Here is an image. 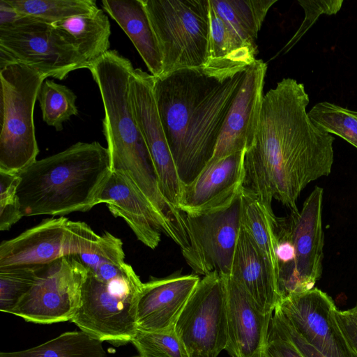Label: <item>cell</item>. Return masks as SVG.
<instances>
[{"mask_svg":"<svg viewBox=\"0 0 357 357\" xmlns=\"http://www.w3.org/2000/svg\"><path fill=\"white\" fill-rule=\"evenodd\" d=\"M309 102L303 84L293 78L263 97L255 138L245 151L242 187L268 207L275 199L298 211L303 190L331 172L334 137L313 123Z\"/></svg>","mask_w":357,"mask_h":357,"instance_id":"6da1fadb","label":"cell"},{"mask_svg":"<svg viewBox=\"0 0 357 357\" xmlns=\"http://www.w3.org/2000/svg\"><path fill=\"white\" fill-rule=\"evenodd\" d=\"M249 66L207 60L200 67L153 77L158 114L183 184L192 181L212 158Z\"/></svg>","mask_w":357,"mask_h":357,"instance_id":"7a4b0ae2","label":"cell"},{"mask_svg":"<svg viewBox=\"0 0 357 357\" xmlns=\"http://www.w3.org/2000/svg\"><path fill=\"white\" fill-rule=\"evenodd\" d=\"M103 103L102 132L107 144L112 172L123 176L165 222L178 211L162 196L146 142L130 99V79L135 70L130 61L109 50L89 63Z\"/></svg>","mask_w":357,"mask_h":357,"instance_id":"3957f363","label":"cell"},{"mask_svg":"<svg viewBox=\"0 0 357 357\" xmlns=\"http://www.w3.org/2000/svg\"><path fill=\"white\" fill-rule=\"evenodd\" d=\"M111 172L108 149L98 142H79L36 160L17 174L22 213L61 217L89 211Z\"/></svg>","mask_w":357,"mask_h":357,"instance_id":"277c9868","label":"cell"},{"mask_svg":"<svg viewBox=\"0 0 357 357\" xmlns=\"http://www.w3.org/2000/svg\"><path fill=\"white\" fill-rule=\"evenodd\" d=\"M46 77L23 64L0 68V171L18 174L36 162L39 153L33 110Z\"/></svg>","mask_w":357,"mask_h":357,"instance_id":"5b68a950","label":"cell"},{"mask_svg":"<svg viewBox=\"0 0 357 357\" xmlns=\"http://www.w3.org/2000/svg\"><path fill=\"white\" fill-rule=\"evenodd\" d=\"M162 59L160 76L203 66L209 39V0H143Z\"/></svg>","mask_w":357,"mask_h":357,"instance_id":"8992f818","label":"cell"},{"mask_svg":"<svg viewBox=\"0 0 357 357\" xmlns=\"http://www.w3.org/2000/svg\"><path fill=\"white\" fill-rule=\"evenodd\" d=\"M143 282L135 273L105 282L87 271L81 305L70 321L102 342H131L137 331V305Z\"/></svg>","mask_w":357,"mask_h":357,"instance_id":"52a82bcc","label":"cell"},{"mask_svg":"<svg viewBox=\"0 0 357 357\" xmlns=\"http://www.w3.org/2000/svg\"><path fill=\"white\" fill-rule=\"evenodd\" d=\"M20 63L47 78L62 80L75 70L88 68L89 63L68 38L51 24L22 16L0 26V68Z\"/></svg>","mask_w":357,"mask_h":357,"instance_id":"ba28073f","label":"cell"},{"mask_svg":"<svg viewBox=\"0 0 357 357\" xmlns=\"http://www.w3.org/2000/svg\"><path fill=\"white\" fill-rule=\"evenodd\" d=\"M324 190L316 186L301 211L278 217L277 229L291 242L294 261L278 277L279 301L291 294L314 288L323 270L324 236L322 226Z\"/></svg>","mask_w":357,"mask_h":357,"instance_id":"9c48e42d","label":"cell"},{"mask_svg":"<svg viewBox=\"0 0 357 357\" xmlns=\"http://www.w3.org/2000/svg\"><path fill=\"white\" fill-rule=\"evenodd\" d=\"M86 275L73 255L39 264L33 285L10 314L39 324L71 321L81 305Z\"/></svg>","mask_w":357,"mask_h":357,"instance_id":"30bf717a","label":"cell"},{"mask_svg":"<svg viewBox=\"0 0 357 357\" xmlns=\"http://www.w3.org/2000/svg\"><path fill=\"white\" fill-rule=\"evenodd\" d=\"M190 357H218L227 339V290L216 271L204 275L174 326Z\"/></svg>","mask_w":357,"mask_h":357,"instance_id":"8fae6325","label":"cell"},{"mask_svg":"<svg viewBox=\"0 0 357 357\" xmlns=\"http://www.w3.org/2000/svg\"><path fill=\"white\" fill-rule=\"evenodd\" d=\"M100 235L89 225L61 216L46 218L0 244V268L47 264L92 251Z\"/></svg>","mask_w":357,"mask_h":357,"instance_id":"7c38bea8","label":"cell"},{"mask_svg":"<svg viewBox=\"0 0 357 357\" xmlns=\"http://www.w3.org/2000/svg\"><path fill=\"white\" fill-rule=\"evenodd\" d=\"M241 189L229 204L217 209L196 215L183 213L190 244L184 259L196 273L230 275L241 225Z\"/></svg>","mask_w":357,"mask_h":357,"instance_id":"4fadbf2b","label":"cell"},{"mask_svg":"<svg viewBox=\"0 0 357 357\" xmlns=\"http://www.w3.org/2000/svg\"><path fill=\"white\" fill-rule=\"evenodd\" d=\"M276 307L295 330L326 356L357 357L337 320V308L326 293L314 287L289 295Z\"/></svg>","mask_w":357,"mask_h":357,"instance_id":"5bb4252c","label":"cell"},{"mask_svg":"<svg viewBox=\"0 0 357 357\" xmlns=\"http://www.w3.org/2000/svg\"><path fill=\"white\" fill-rule=\"evenodd\" d=\"M130 99L138 126L149 151L165 199L178 209L181 181L158 114L153 95V76L135 68L130 79Z\"/></svg>","mask_w":357,"mask_h":357,"instance_id":"9a60e30c","label":"cell"},{"mask_svg":"<svg viewBox=\"0 0 357 357\" xmlns=\"http://www.w3.org/2000/svg\"><path fill=\"white\" fill-rule=\"evenodd\" d=\"M266 70L267 65L261 59H256L247 68L208 163L245 150L251 145L259 120Z\"/></svg>","mask_w":357,"mask_h":357,"instance_id":"2e32d148","label":"cell"},{"mask_svg":"<svg viewBox=\"0 0 357 357\" xmlns=\"http://www.w3.org/2000/svg\"><path fill=\"white\" fill-rule=\"evenodd\" d=\"M245 151L208 163L192 181L183 184L178 209L196 215L229 204L242 188Z\"/></svg>","mask_w":357,"mask_h":357,"instance_id":"e0dca14e","label":"cell"},{"mask_svg":"<svg viewBox=\"0 0 357 357\" xmlns=\"http://www.w3.org/2000/svg\"><path fill=\"white\" fill-rule=\"evenodd\" d=\"M223 276L228 333L225 350L231 357H262L273 314L262 312L237 282L230 275Z\"/></svg>","mask_w":357,"mask_h":357,"instance_id":"ac0fdd59","label":"cell"},{"mask_svg":"<svg viewBox=\"0 0 357 357\" xmlns=\"http://www.w3.org/2000/svg\"><path fill=\"white\" fill-rule=\"evenodd\" d=\"M199 280L196 274L176 272L143 283L137 305V329L160 331L174 328Z\"/></svg>","mask_w":357,"mask_h":357,"instance_id":"d6986e66","label":"cell"},{"mask_svg":"<svg viewBox=\"0 0 357 357\" xmlns=\"http://www.w3.org/2000/svg\"><path fill=\"white\" fill-rule=\"evenodd\" d=\"M100 204H105L114 217L123 219L137 238L151 249L158 247L162 233L167 236L155 210L119 173L111 172L99 195Z\"/></svg>","mask_w":357,"mask_h":357,"instance_id":"ffe728a7","label":"cell"},{"mask_svg":"<svg viewBox=\"0 0 357 357\" xmlns=\"http://www.w3.org/2000/svg\"><path fill=\"white\" fill-rule=\"evenodd\" d=\"M229 275L245 289L262 312L273 313L279 302L277 275L241 225Z\"/></svg>","mask_w":357,"mask_h":357,"instance_id":"44dd1931","label":"cell"},{"mask_svg":"<svg viewBox=\"0 0 357 357\" xmlns=\"http://www.w3.org/2000/svg\"><path fill=\"white\" fill-rule=\"evenodd\" d=\"M101 3L129 37L151 75L160 77L162 55L143 0H103Z\"/></svg>","mask_w":357,"mask_h":357,"instance_id":"7402d4cb","label":"cell"},{"mask_svg":"<svg viewBox=\"0 0 357 357\" xmlns=\"http://www.w3.org/2000/svg\"><path fill=\"white\" fill-rule=\"evenodd\" d=\"M61 31L89 63L109 50L111 26L108 17L99 8L52 24Z\"/></svg>","mask_w":357,"mask_h":357,"instance_id":"603a6c76","label":"cell"},{"mask_svg":"<svg viewBox=\"0 0 357 357\" xmlns=\"http://www.w3.org/2000/svg\"><path fill=\"white\" fill-rule=\"evenodd\" d=\"M241 223L271 264L278 282L280 265L276 255L278 217L272 207L266 206L255 195L243 187Z\"/></svg>","mask_w":357,"mask_h":357,"instance_id":"cb8c5ba5","label":"cell"},{"mask_svg":"<svg viewBox=\"0 0 357 357\" xmlns=\"http://www.w3.org/2000/svg\"><path fill=\"white\" fill-rule=\"evenodd\" d=\"M216 13L243 43L257 46L266 14L278 0H209Z\"/></svg>","mask_w":357,"mask_h":357,"instance_id":"d4e9b609","label":"cell"},{"mask_svg":"<svg viewBox=\"0 0 357 357\" xmlns=\"http://www.w3.org/2000/svg\"><path fill=\"white\" fill-rule=\"evenodd\" d=\"M0 357H107L102 342L82 331L65 332L41 344Z\"/></svg>","mask_w":357,"mask_h":357,"instance_id":"484cf974","label":"cell"},{"mask_svg":"<svg viewBox=\"0 0 357 357\" xmlns=\"http://www.w3.org/2000/svg\"><path fill=\"white\" fill-rule=\"evenodd\" d=\"M22 16L54 24L67 18L93 13L99 8L93 0H6Z\"/></svg>","mask_w":357,"mask_h":357,"instance_id":"4316f807","label":"cell"},{"mask_svg":"<svg viewBox=\"0 0 357 357\" xmlns=\"http://www.w3.org/2000/svg\"><path fill=\"white\" fill-rule=\"evenodd\" d=\"M37 100L43 120L56 131L63 130V123L72 116L78 114L75 102L77 96L68 86L45 79L41 84Z\"/></svg>","mask_w":357,"mask_h":357,"instance_id":"83f0119b","label":"cell"},{"mask_svg":"<svg viewBox=\"0 0 357 357\" xmlns=\"http://www.w3.org/2000/svg\"><path fill=\"white\" fill-rule=\"evenodd\" d=\"M320 130L336 135L357 149V112L329 102L315 104L308 112Z\"/></svg>","mask_w":357,"mask_h":357,"instance_id":"f1b7e54d","label":"cell"},{"mask_svg":"<svg viewBox=\"0 0 357 357\" xmlns=\"http://www.w3.org/2000/svg\"><path fill=\"white\" fill-rule=\"evenodd\" d=\"M38 265L0 268V311L10 314L33 285Z\"/></svg>","mask_w":357,"mask_h":357,"instance_id":"f546056e","label":"cell"},{"mask_svg":"<svg viewBox=\"0 0 357 357\" xmlns=\"http://www.w3.org/2000/svg\"><path fill=\"white\" fill-rule=\"evenodd\" d=\"M131 343L142 357H190L174 328L160 331L137 330Z\"/></svg>","mask_w":357,"mask_h":357,"instance_id":"4dcf8cb0","label":"cell"},{"mask_svg":"<svg viewBox=\"0 0 357 357\" xmlns=\"http://www.w3.org/2000/svg\"><path fill=\"white\" fill-rule=\"evenodd\" d=\"M73 256L89 272L103 266L126 263L122 241L108 231L100 235L98 243L92 251Z\"/></svg>","mask_w":357,"mask_h":357,"instance_id":"1f68e13d","label":"cell"},{"mask_svg":"<svg viewBox=\"0 0 357 357\" xmlns=\"http://www.w3.org/2000/svg\"><path fill=\"white\" fill-rule=\"evenodd\" d=\"M17 174L0 171V231H8L23 216L17 190Z\"/></svg>","mask_w":357,"mask_h":357,"instance_id":"d6a6232c","label":"cell"},{"mask_svg":"<svg viewBox=\"0 0 357 357\" xmlns=\"http://www.w3.org/2000/svg\"><path fill=\"white\" fill-rule=\"evenodd\" d=\"M305 10V19L294 36L289 40L280 53L289 52L300 40L321 14L334 15L341 8L342 0L336 1H298Z\"/></svg>","mask_w":357,"mask_h":357,"instance_id":"836d02e7","label":"cell"},{"mask_svg":"<svg viewBox=\"0 0 357 357\" xmlns=\"http://www.w3.org/2000/svg\"><path fill=\"white\" fill-rule=\"evenodd\" d=\"M270 329L291 342L303 357H327L307 342L276 307L272 315Z\"/></svg>","mask_w":357,"mask_h":357,"instance_id":"e575fe53","label":"cell"},{"mask_svg":"<svg viewBox=\"0 0 357 357\" xmlns=\"http://www.w3.org/2000/svg\"><path fill=\"white\" fill-rule=\"evenodd\" d=\"M262 357H303L288 340L269 329Z\"/></svg>","mask_w":357,"mask_h":357,"instance_id":"d590c367","label":"cell"},{"mask_svg":"<svg viewBox=\"0 0 357 357\" xmlns=\"http://www.w3.org/2000/svg\"><path fill=\"white\" fill-rule=\"evenodd\" d=\"M337 320L349 342L357 352V324L347 310L336 311Z\"/></svg>","mask_w":357,"mask_h":357,"instance_id":"8d00e7d4","label":"cell"},{"mask_svg":"<svg viewBox=\"0 0 357 357\" xmlns=\"http://www.w3.org/2000/svg\"><path fill=\"white\" fill-rule=\"evenodd\" d=\"M352 319L357 324V302L354 307L347 310Z\"/></svg>","mask_w":357,"mask_h":357,"instance_id":"74e56055","label":"cell"},{"mask_svg":"<svg viewBox=\"0 0 357 357\" xmlns=\"http://www.w3.org/2000/svg\"><path fill=\"white\" fill-rule=\"evenodd\" d=\"M135 357H142L141 356H135Z\"/></svg>","mask_w":357,"mask_h":357,"instance_id":"f35d334b","label":"cell"}]
</instances>
